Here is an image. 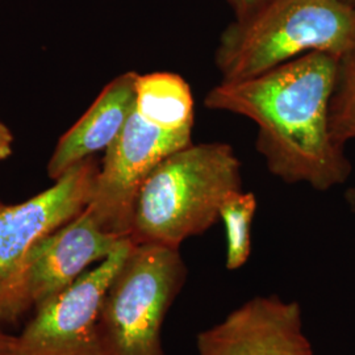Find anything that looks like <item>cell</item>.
<instances>
[{"mask_svg": "<svg viewBox=\"0 0 355 355\" xmlns=\"http://www.w3.org/2000/svg\"><path fill=\"white\" fill-rule=\"evenodd\" d=\"M338 57L312 51L263 74L220 82L204 104L239 114L258 128L255 148L268 171L284 183L330 190L350 177L352 165L330 130V103Z\"/></svg>", "mask_w": 355, "mask_h": 355, "instance_id": "6da1fadb", "label": "cell"}, {"mask_svg": "<svg viewBox=\"0 0 355 355\" xmlns=\"http://www.w3.org/2000/svg\"><path fill=\"white\" fill-rule=\"evenodd\" d=\"M241 190V162L229 144L192 142L166 157L142 184L129 239L180 249L212 228L221 205Z\"/></svg>", "mask_w": 355, "mask_h": 355, "instance_id": "7a4b0ae2", "label": "cell"}, {"mask_svg": "<svg viewBox=\"0 0 355 355\" xmlns=\"http://www.w3.org/2000/svg\"><path fill=\"white\" fill-rule=\"evenodd\" d=\"M355 44V4L349 0H271L221 33L215 64L223 82L263 74L312 51L341 58Z\"/></svg>", "mask_w": 355, "mask_h": 355, "instance_id": "3957f363", "label": "cell"}, {"mask_svg": "<svg viewBox=\"0 0 355 355\" xmlns=\"http://www.w3.org/2000/svg\"><path fill=\"white\" fill-rule=\"evenodd\" d=\"M187 272L180 249L135 243L103 300L101 355H165L162 327Z\"/></svg>", "mask_w": 355, "mask_h": 355, "instance_id": "277c9868", "label": "cell"}, {"mask_svg": "<svg viewBox=\"0 0 355 355\" xmlns=\"http://www.w3.org/2000/svg\"><path fill=\"white\" fill-rule=\"evenodd\" d=\"M99 168L89 157L26 202L0 204V322L15 324L20 318L17 290L28 255L36 243L85 211Z\"/></svg>", "mask_w": 355, "mask_h": 355, "instance_id": "5b68a950", "label": "cell"}, {"mask_svg": "<svg viewBox=\"0 0 355 355\" xmlns=\"http://www.w3.org/2000/svg\"><path fill=\"white\" fill-rule=\"evenodd\" d=\"M192 144V130L155 127L133 110L108 146L86 209L104 230L129 237L141 187L166 157Z\"/></svg>", "mask_w": 355, "mask_h": 355, "instance_id": "8992f818", "label": "cell"}, {"mask_svg": "<svg viewBox=\"0 0 355 355\" xmlns=\"http://www.w3.org/2000/svg\"><path fill=\"white\" fill-rule=\"evenodd\" d=\"M128 237L99 265L36 308L16 336L13 355H101L98 321L103 300L133 248Z\"/></svg>", "mask_w": 355, "mask_h": 355, "instance_id": "52a82bcc", "label": "cell"}, {"mask_svg": "<svg viewBox=\"0 0 355 355\" xmlns=\"http://www.w3.org/2000/svg\"><path fill=\"white\" fill-rule=\"evenodd\" d=\"M125 239L104 230L86 208L42 239L31 250L20 277L19 316L69 287L92 263L114 253Z\"/></svg>", "mask_w": 355, "mask_h": 355, "instance_id": "ba28073f", "label": "cell"}, {"mask_svg": "<svg viewBox=\"0 0 355 355\" xmlns=\"http://www.w3.org/2000/svg\"><path fill=\"white\" fill-rule=\"evenodd\" d=\"M198 355H315L302 306L278 295L255 296L196 337Z\"/></svg>", "mask_w": 355, "mask_h": 355, "instance_id": "9c48e42d", "label": "cell"}, {"mask_svg": "<svg viewBox=\"0 0 355 355\" xmlns=\"http://www.w3.org/2000/svg\"><path fill=\"white\" fill-rule=\"evenodd\" d=\"M137 73L127 71L112 79L89 110L60 139L48 174L57 180L79 162L107 150L135 110Z\"/></svg>", "mask_w": 355, "mask_h": 355, "instance_id": "30bf717a", "label": "cell"}, {"mask_svg": "<svg viewBox=\"0 0 355 355\" xmlns=\"http://www.w3.org/2000/svg\"><path fill=\"white\" fill-rule=\"evenodd\" d=\"M136 112L155 127L166 130H192L195 102L183 76L155 71L136 79Z\"/></svg>", "mask_w": 355, "mask_h": 355, "instance_id": "8fae6325", "label": "cell"}, {"mask_svg": "<svg viewBox=\"0 0 355 355\" xmlns=\"http://www.w3.org/2000/svg\"><path fill=\"white\" fill-rule=\"evenodd\" d=\"M257 198L253 192L237 191L221 205L220 220L227 233L225 266L236 271L246 265L252 253V225L257 212Z\"/></svg>", "mask_w": 355, "mask_h": 355, "instance_id": "7c38bea8", "label": "cell"}, {"mask_svg": "<svg viewBox=\"0 0 355 355\" xmlns=\"http://www.w3.org/2000/svg\"><path fill=\"white\" fill-rule=\"evenodd\" d=\"M330 130L341 146L355 139V44L338 60L336 87L330 103Z\"/></svg>", "mask_w": 355, "mask_h": 355, "instance_id": "4fadbf2b", "label": "cell"}, {"mask_svg": "<svg viewBox=\"0 0 355 355\" xmlns=\"http://www.w3.org/2000/svg\"><path fill=\"white\" fill-rule=\"evenodd\" d=\"M271 0H228L234 20H245L262 10Z\"/></svg>", "mask_w": 355, "mask_h": 355, "instance_id": "5bb4252c", "label": "cell"}, {"mask_svg": "<svg viewBox=\"0 0 355 355\" xmlns=\"http://www.w3.org/2000/svg\"><path fill=\"white\" fill-rule=\"evenodd\" d=\"M13 136L11 130L0 121V162L12 154Z\"/></svg>", "mask_w": 355, "mask_h": 355, "instance_id": "9a60e30c", "label": "cell"}, {"mask_svg": "<svg viewBox=\"0 0 355 355\" xmlns=\"http://www.w3.org/2000/svg\"><path fill=\"white\" fill-rule=\"evenodd\" d=\"M16 336L7 334L0 330V355H13Z\"/></svg>", "mask_w": 355, "mask_h": 355, "instance_id": "2e32d148", "label": "cell"}, {"mask_svg": "<svg viewBox=\"0 0 355 355\" xmlns=\"http://www.w3.org/2000/svg\"><path fill=\"white\" fill-rule=\"evenodd\" d=\"M349 1H352V3H353V4H355V0H349Z\"/></svg>", "mask_w": 355, "mask_h": 355, "instance_id": "e0dca14e", "label": "cell"}, {"mask_svg": "<svg viewBox=\"0 0 355 355\" xmlns=\"http://www.w3.org/2000/svg\"><path fill=\"white\" fill-rule=\"evenodd\" d=\"M0 204H1V203H0Z\"/></svg>", "mask_w": 355, "mask_h": 355, "instance_id": "ac0fdd59", "label": "cell"}]
</instances>
